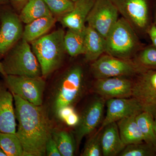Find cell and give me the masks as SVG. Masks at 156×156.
Here are the masks:
<instances>
[{"label": "cell", "instance_id": "6da1fadb", "mask_svg": "<svg viewBox=\"0 0 156 156\" xmlns=\"http://www.w3.org/2000/svg\"><path fill=\"white\" fill-rule=\"evenodd\" d=\"M13 95L18 122L16 134L22 144L23 156H46V144L53 130L48 110Z\"/></svg>", "mask_w": 156, "mask_h": 156}, {"label": "cell", "instance_id": "7a4b0ae2", "mask_svg": "<svg viewBox=\"0 0 156 156\" xmlns=\"http://www.w3.org/2000/svg\"><path fill=\"white\" fill-rule=\"evenodd\" d=\"M85 87L83 67L74 65L67 69L57 79L51 91L50 111L54 115L59 109L73 106L82 96Z\"/></svg>", "mask_w": 156, "mask_h": 156}, {"label": "cell", "instance_id": "3957f363", "mask_svg": "<svg viewBox=\"0 0 156 156\" xmlns=\"http://www.w3.org/2000/svg\"><path fill=\"white\" fill-rule=\"evenodd\" d=\"M65 34L64 30L59 28L30 43L33 52L41 66L42 76L44 79L62 65L66 53Z\"/></svg>", "mask_w": 156, "mask_h": 156}, {"label": "cell", "instance_id": "277c9868", "mask_svg": "<svg viewBox=\"0 0 156 156\" xmlns=\"http://www.w3.org/2000/svg\"><path fill=\"white\" fill-rule=\"evenodd\" d=\"M105 53L123 59H132L145 45L134 28L123 17L119 18L106 38Z\"/></svg>", "mask_w": 156, "mask_h": 156}, {"label": "cell", "instance_id": "5b68a950", "mask_svg": "<svg viewBox=\"0 0 156 156\" xmlns=\"http://www.w3.org/2000/svg\"><path fill=\"white\" fill-rule=\"evenodd\" d=\"M1 62L6 75L37 77L41 69L30 43L21 38L4 56Z\"/></svg>", "mask_w": 156, "mask_h": 156}, {"label": "cell", "instance_id": "8992f818", "mask_svg": "<svg viewBox=\"0 0 156 156\" xmlns=\"http://www.w3.org/2000/svg\"><path fill=\"white\" fill-rule=\"evenodd\" d=\"M111 1L139 37H148V31L153 23L154 0Z\"/></svg>", "mask_w": 156, "mask_h": 156}, {"label": "cell", "instance_id": "52a82bcc", "mask_svg": "<svg viewBox=\"0 0 156 156\" xmlns=\"http://www.w3.org/2000/svg\"><path fill=\"white\" fill-rule=\"evenodd\" d=\"M91 71L96 79L125 76H136L144 71L132 59L118 58L103 54L95 61L92 62Z\"/></svg>", "mask_w": 156, "mask_h": 156}, {"label": "cell", "instance_id": "ba28073f", "mask_svg": "<svg viewBox=\"0 0 156 156\" xmlns=\"http://www.w3.org/2000/svg\"><path fill=\"white\" fill-rule=\"evenodd\" d=\"M4 78L12 94L34 105H43L46 82L42 76L7 75Z\"/></svg>", "mask_w": 156, "mask_h": 156}, {"label": "cell", "instance_id": "9c48e42d", "mask_svg": "<svg viewBox=\"0 0 156 156\" xmlns=\"http://www.w3.org/2000/svg\"><path fill=\"white\" fill-rule=\"evenodd\" d=\"M133 80L132 96L143 111L156 116V70H147L138 74Z\"/></svg>", "mask_w": 156, "mask_h": 156}, {"label": "cell", "instance_id": "30bf717a", "mask_svg": "<svg viewBox=\"0 0 156 156\" xmlns=\"http://www.w3.org/2000/svg\"><path fill=\"white\" fill-rule=\"evenodd\" d=\"M119 14L111 0H95L86 22L106 39L119 20Z\"/></svg>", "mask_w": 156, "mask_h": 156}, {"label": "cell", "instance_id": "8fae6325", "mask_svg": "<svg viewBox=\"0 0 156 156\" xmlns=\"http://www.w3.org/2000/svg\"><path fill=\"white\" fill-rule=\"evenodd\" d=\"M0 55L4 56L22 38L23 28L19 15L12 9H0Z\"/></svg>", "mask_w": 156, "mask_h": 156}, {"label": "cell", "instance_id": "7c38bea8", "mask_svg": "<svg viewBox=\"0 0 156 156\" xmlns=\"http://www.w3.org/2000/svg\"><path fill=\"white\" fill-rule=\"evenodd\" d=\"M105 101L100 96L96 98L89 104L80 116V121L74 131L77 147L80 146L83 138L93 133L102 123Z\"/></svg>", "mask_w": 156, "mask_h": 156}, {"label": "cell", "instance_id": "4fadbf2b", "mask_svg": "<svg viewBox=\"0 0 156 156\" xmlns=\"http://www.w3.org/2000/svg\"><path fill=\"white\" fill-rule=\"evenodd\" d=\"M129 78L117 76L96 79L94 92L105 100L131 97L133 81Z\"/></svg>", "mask_w": 156, "mask_h": 156}, {"label": "cell", "instance_id": "5bb4252c", "mask_svg": "<svg viewBox=\"0 0 156 156\" xmlns=\"http://www.w3.org/2000/svg\"><path fill=\"white\" fill-rule=\"evenodd\" d=\"M106 114L102 121L100 130L107 125L131 116L136 115L143 111L136 99L128 98H114L106 101Z\"/></svg>", "mask_w": 156, "mask_h": 156}, {"label": "cell", "instance_id": "9a60e30c", "mask_svg": "<svg viewBox=\"0 0 156 156\" xmlns=\"http://www.w3.org/2000/svg\"><path fill=\"white\" fill-rule=\"evenodd\" d=\"M14 98L5 82L0 80V132H16Z\"/></svg>", "mask_w": 156, "mask_h": 156}, {"label": "cell", "instance_id": "2e32d148", "mask_svg": "<svg viewBox=\"0 0 156 156\" xmlns=\"http://www.w3.org/2000/svg\"><path fill=\"white\" fill-rule=\"evenodd\" d=\"M95 0H78L70 12L58 19L65 28L77 31L83 30L89 12Z\"/></svg>", "mask_w": 156, "mask_h": 156}, {"label": "cell", "instance_id": "e0dca14e", "mask_svg": "<svg viewBox=\"0 0 156 156\" xmlns=\"http://www.w3.org/2000/svg\"><path fill=\"white\" fill-rule=\"evenodd\" d=\"M101 140L102 155L104 156L118 155L126 146L120 137L116 122L107 125L102 129Z\"/></svg>", "mask_w": 156, "mask_h": 156}, {"label": "cell", "instance_id": "ac0fdd59", "mask_svg": "<svg viewBox=\"0 0 156 156\" xmlns=\"http://www.w3.org/2000/svg\"><path fill=\"white\" fill-rule=\"evenodd\" d=\"M106 39L95 29L87 25L85 37V59L93 62L106 51Z\"/></svg>", "mask_w": 156, "mask_h": 156}, {"label": "cell", "instance_id": "d6986e66", "mask_svg": "<svg viewBox=\"0 0 156 156\" xmlns=\"http://www.w3.org/2000/svg\"><path fill=\"white\" fill-rule=\"evenodd\" d=\"M57 20L53 15L35 20L24 27L22 38L29 43L37 40L46 35Z\"/></svg>", "mask_w": 156, "mask_h": 156}, {"label": "cell", "instance_id": "ffe728a7", "mask_svg": "<svg viewBox=\"0 0 156 156\" xmlns=\"http://www.w3.org/2000/svg\"><path fill=\"white\" fill-rule=\"evenodd\" d=\"M136 116L126 117L116 122L120 137L126 146L144 141L136 123Z\"/></svg>", "mask_w": 156, "mask_h": 156}, {"label": "cell", "instance_id": "44dd1931", "mask_svg": "<svg viewBox=\"0 0 156 156\" xmlns=\"http://www.w3.org/2000/svg\"><path fill=\"white\" fill-rule=\"evenodd\" d=\"M53 15L44 0H29L19 15L22 23L27 24L35 20Z\"/></svg>", "mask_w": 156, "mask_h": 156}, {"label": "cell", "instance_id": "7402d4cb", "mask_svg": "<svg viewBox=\"0 0 156 156\" xmlns=\"http://www.w3.org/2000/svg\"><path fill=\"white\" fill-rule=\"evenodd\" d=\"M86 28L81 31L68 29L65 32L64 37L65 48L66 53L71 57L84 55Z\"/></svg>", "mask_w": 156, "mask_h": 156}, {"label": "cell", "instance_id": "603a6c76", "mask_svg": "<svg viewBox=\"0 0 156 156\" xmlns=\"http://www.w3.org/2000/svg\"><path fill=\"white\" fill-rule=\"evenodd\" d=\"M52 136L61 156L74 155L76 145L72 134L65 130L54 128L52 130Z\"/></svg>", "mask_w": 156, "mask_h": 156}, {"label": "cell", "instance_id": "cb8c5ba5", "mask_svg": "<svg viewBox=\"0 0 156 156\" xmlns=\"http://www.w3.org/2000/svg\"><path fill=\"white\" fill-rule=\"evenodd\" d=\"M154 117L150 113L142 111L136 116V120L144 142L156 148V136L154 129Z\"/></svg>", "mask_w": 156, "mask_h": 156}, {"label": "cell", "instance_id": "d4e9b609", "mask_svg": "<svg viewBox=\"0 0 156 156\" xmlns=\"http://www.w3.org/2000/svg\"><path fill=\"white\" fill-rule=\"evenodd\" d=\"M0 147L7 156H23L22 144L16 133L0 132Z\"/></svg>", "mask_w": 156, "mask_h": 156}, {"label": "cell", "instance_id": "484cf974", "mask_svg": "<svg viewBox=\"0 0 156 156\" xmlns=\"http://www.w3.org/2000/svg\"><path fill=\"white\" fill-rule=\"evenodd\" d=\"M144 70H156V48L152 44L144 46L133 58Z\"/></svg>", "mask_w": 156, "mask_h": 156}, {"label": "cell", "instance_id": "4316f807", "mask_svg": "<svg viewBox=\"0 0 156 156\" xmlns=\"http://www.w3.org/2000/svg\"><path fill=\"white\" fill-rule=\"evenodd\" d=\"M120 156H156V148L143 141L126 145L119 155Z\"/></svg>", "mask_w": 156, "mask_h": 156}, {"label": "cell", "instance_id": "83f0119b", "mask_svg": "<svg viewBox=\"0 0 156 156\" xmlns=\"http://www.w3.org/2000/svg\"><path fill=\"white\" fill-rule=\"evenodd\" d=\"M53 16L57 19L63 17L73 9L74 2L71 0H44Z\"/></svg>", "mask_w": 156, "mask_h": 156}, {"label": "cell", "instance_id": "f1b7e54d", "mask_svg": "<svg viewBox=\"0 0 156 156\" xmlns=\"http://www.w3.org/2000/svg\"><path fill=\"white\" fill-rule=\"evenodd\" d=\"M102 130L99 129L94 134H92L84 145L82 151V156H101L102 155L101 148V137Z\"/></svg>", "mask_w": 156, "mask_h": 156}, {"label": "cell", "instance_id": "f546056e", "mask_svg": "<svg viewBox=\"0 0 156 156\" xmlns=\"http://www.w3.org/2000/svg\"><path fill=\"white\" fill-rule=\"evenodd\" d=\"M46 156H61L56 142L53 140L52 135L49 137L46 146Z\"/></svg>", "mask_w": 156, "mask_h": 156}, {"label": "cell", "instance_id": "4dcf8cb0", "mask_svg": "<svg viewBox=\"0 0 156 156\" xmlns=\"http://www.w3.org/2000/svg\"><path fill=\"white\" fill-rule=\"evenodd\" d=\"M80 118V116L75 112L70 115L64 122L69 127H75L79 123Z\"/></svg>", "mask_w": 156, "mask_h": 156}, {"label": "cell", "instance_id": "1f68e13d", "mask_svg": "<svg viewBox=\"0 0 156 156\" xmlns=\"http://www.w3.org/2000/svg\"><path fill=\"white\" fill-rule=\"evenodd\" d=\"M147 36L150 39L151 44L156 48V26L154 23L148 31Z\"/></svg>", "mask_w": 156, "mask_h": 156}, {"label": "cell", "instance_id": "d6a6232c", "mask_svg": "<svg viewBox=\"0 0 156 156\" xmlns=\"http://www.w3.org/2000/svg\"><path fill=\"white\" fill-rule=\"evenodd\" d=\"M29 0H9L14 9L17 11H21Z\"/></svg>", "mask_w": 156, "mask_h": 156}, {"label": "cell", "instance_id": "836d02e7", "mask_svg": "<svg viewBox=\"0 0 156 156\" xmlns=\"http://www.w3.org/2000/svg\"><path fill=\"white\" fill-rule=\"evenodd\" d=\"M153 23L156 26V0H154V2Z\"/></svg>", "mask_w": 156, "mask_h": 156}, {"label": "cell", "instance_id": "e575fe53", "mask_svg": "<svg viewBox=\"0 0 156 156\" xmlns=\"http://www.w3.org/2000/svg\"><path fill=\"white\" fill-rule=\"evenodd\" d=\"M0 73L2 74L4 77H5L7 76L5 71H4V69H3L2 65L1 62H0Z\"/></svg>", "mask_w": 156, "mask_h": 156}, {"label": "cell", "instance_id": "d590c367", "mask_svg": "<svg viewBox=\"0 0 156 156\" xmlns=\"http://www.w3.org/2000/svg\"><path fill=\"white\" fill-rule=\"evenodd\" d=\"M9 3V0H0V5H7Z\"/></svg>", "mask_w": 156, "mask_h": 156}, {"label": "cell", "instance_id": "8d00e7d4", "mask_svg": "<svg viewBox=\"0 0 156 156\" xmlns=\"http://www.w3.org/2000/svg\"><path fill=\"white\" fill-rule=\"evenodd\" d=\"M0 156H7V155L1 147H0Z\"/></svg>", "mask_w": 156, "mask_h": 156}, {"label": "cell", "instance_id": "74e56055", "mask_svg": "<svg viewBox=\"0 0 156 156\" xmlns=\"http://www.w3.org/2000/svg\"><path fill=\"white\" fill-rule=\"evenodd\" d=\"M154 129L155 134L156 136V116L154 117Z\"/></svg>", "mask_w": 156, "mask_h": 156}, {"label": "cell", "instance_id": "f35d334b", "mask_svg": "<svg viewBox=\"0 0 156 156\" xmlns=\"http://www.w3.org/2000/svg\"><path fill=\"white\" fill-rule=\"evenodd\" d=\"M71 1H72L73 2H76V1H78V0H71Z\"/></svg>", "mask_w": 156, "mask_h": 156}]
</instances>
